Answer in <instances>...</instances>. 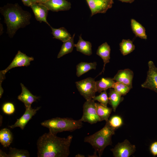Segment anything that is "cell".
<instances>
[{
	"mask_svg": "<svg viewBox=\"0 0 157 157\" xmlns=\"http://www.w3.org/2000/svg\"><path fill=\"white\" fill-rule=\"evenodd\" d=\"M149 69L145 81L141 85L143 88H148L157 93V67L153 62L148 63Z\"/></svg>",
	"mask_w": 157,
	"mask_h": 157,
	"instance_id": "ba28073f",
	"label": "cell"
},
{
	"mask_svg": "<svg viewBox=\"0 0 157 157\" xmlns=\"http://www.w3.org/2000/svg\"><path fill=\"white\" fill-rule=\"evenodd\" d=\"M13 135L10 131L4 128L0 131V142L4 147H8L12 142Z\"/></svg>",
	"mask_w": 157,
	"mask_h": 157,
	"instance_id": "603a6c76",
	"label": "cell"
},
{
	"mask_svg": "<svg viewBox=\"0 0 157 157\" xmlns=\"http://www.w3.org/2000/svg\"><path fill=\"white\" fill-rule=\"evenodd\" d=\"M20 85L22 92L17 97L18 100L23 102L26 108L31 107V104L39 98V97L33 95L22 83Z\"/></svg>",
	"mask_w": 157,
	"mask_h": 157,
	"instance_id": "9a60e30c",
	"label": "cell"
},
{
	"mask_svg": "<svg viewBox=\"0 0 157 157\" xmlns=\"http://www.w3.org/2000/svg\"><path fill=\"white\" fill-rule=\"evenodd\" d=\"M7 26V33L13 37L17 31L29 24L31 17L30 13L24 10L18 4L8 3L0 8Z\"/></svg>",
	"mask_w": 157,
	"mask_h": 157,
	"instance_id": "7a4b0ae2",
	"label": "cell"
},
{
	"mask_svg": "<svg viewBox=\"0 0 157 157\" xmlns=\"http://www.w3.org/2000/svg\"><path fill=\"white\" fill-rule=\"evenodd\" d=\"M36 19L41 23L44 22L51 26L47 20L48 11V8L42 4L35 3H32L30 6Z\"/></svg>",
	"mask_w": 157,
	"mask_h": 157,
	"instance_id": "5bb4252c",
	"label": "cell"
},
{
	"mask_svg": "<svg viewBox=\"0 0 157 157\" xmlns=\"http://www.w3.org/2000/svg\"><path fill=\"white\" fill-rule=\"evenodd\" d=\"M97 64L96 62L88 63L81 62L76 66V75L78 77H79L83 74L92 69H96Z\"/></svg>",
	"mask_w": 157,
	"mask_h": 157,
	"instance_id": "cb8c5ba5",
	"label": "cell"
},
{
	"mask_svg": "<svg viewBox=\"0 0 157 157\" xmlns=\"http://www.w3.org/2000/svg\"><path fill=\"white\" fill-rule=\"evenodd\" d=\"M75 157H85V156L83 155H82L81 154H78L76 155Z\"/></svg>",
	"mask_w": 157,
	"mask_h": 157,
	"instance_id": "74e56055",
	"label": "cell"
},
{
	"mask_svg": "<svg viewBox=\"0 0 157 157\" xmlns=\"http://www.w3.org/2000/svg\"><path fill=\"white\" fill-rule=\"evenodd\" d=\"M96 105L97 112L100 121L108 120L113 110L112 108L105 106L99 103H96Z\"/></svg>",
	"mask_w": 157,
	"mask_h": 157,
	"instance_id": "7402d4cb",
	"label": "cell"
},
{
	"mask_svg": "<svg viewBox=\"0 0 157 157\" xmlns=\"http://www.w3.org/2000/svg\"><path fill=\"white\" fill-rule=\"evenodd\" d=\"M34 60L33 57L28 56L19 51L9 66L5 69L0 71V74L5 76L8 71L14 67L27 66L30 65V62Z\"/></svg>",
	"mask_w": 157,
	"mask_h": 157,
	"instance_id": "30bf717a",
	"label": "cell"
},
{
	"mask_svg": "<svg viewBox=\"0 0 157 157\" xmlns=\"http://www.w3.org/2000/svg\"><path fill=\"white\" fill-rule=\"evenodd\" d=\"M133 73L129 69L119 70L113 78L114 81L120 82L128 87L132 88V80Z\"/></svg>",
	"mask_w": 157,
	"mask_h": 157,
	"instance_id": "4fadbf2b",
	"label": "cell"
},
{
	"mask_svg": "<svg viewBox=\"0 0 157 157\" xmlns=\"http://www.w3.org/2000/svg\"><path fill=\"white\" fill-rule=\"evenodd\" d=\"M131 22L132 31L135 36L141 39H147V36L144 27L134 19H131Z\"/></svg>",
	"mask_w": 157,
	"mask_h": 157,
	"instance_id": "ac0fdd59",
	"label": "cell"
},
{
	"mask_svg": "<svg viewBox=\"0 0 157 157\" xmlns=\"http://www.w3.org/2000/svg\"><path fill=\"white\" fill-rule=\"evenodd\" d=\"M108 122L110 125L116 129L120 127L123 124L122 118L119 116L115 115L112 117Z\"/></svg>",
	"mask_w": 157,
	"mask_h": 157,
	"instance_id": "f546056e",
	"label": "cell"
},
{
	"mask_svg": "<svg viewBox=\"0 0 157 157\" xmlns=\"http://www.w3.org/2000/svg\"><path fill=\"white\" fill-rule=\"evenodd\" d=\"M73 139L72 135L60 138L50 132L39 137L37 142L38 157H67Z\"/></svg>",
	"mask_w": 157,
	"mask_h": 157,
	"instance_id": "6da1fadb",
	"label": "cell"
},
{
	"mask_svg": "<svg viewBox=\"0 0 157 157\" xmlns=\"http://www.w3.org/2000/svg\"><path fill=\"white\" fill-rule=\"evenodd\" d=\"M123 2L129 3H131L134 1V0H118Z\"/></svg>",
	"mask_w": 157,
	"mask_h": 157,
	"instance_id": "e575fe53",
	"label": "cell"
},
{
	"mask_svg": "<svg viewBox=\"0 0 157 157\" xmlns=\"http://www.w3.org/2000/svg\"><path fill=\"white\" fill-rule=\"evenodd\" d=\"M120 50L123 56L132 52L135 49V46L130 39H123L119 44Z\"/></svg>",
	"mask_w": 157,
	"mask_h": 157,
	"instance_id": "484cf974",
	"label": "cell"
},
{
	"mask_svg": "<svg viewBox=\"0 0 157 157\" xmlns=\"http://www.w3.org/2000/svg\"><path fill=\"white\" fill-rule=\"evenodd\" d=\"M82 122H87L91 124L100 121L97 115L96 103L93 99L86 100L83 106V114L81 119Z\"/></svg>",
	"mask_w": 157,
	"mask_h": 157,
	"instance_id": "8992f818",
	"label": "cell"
},
{
	"mask_svg": "<svg viewBox=\"0 0 157 157\" xmlns=\"http://www.w3.org/2000/svg\"><path fill=\"white\" fill-rule=\"evenodd\" d=\"M30 154L27 150L10 147L8 157H28Z\"/></svg>",
	"mask_w": 157,
	"mask_h": 157,
	"instance_id": "4316f807",
	"label": "cell"
},
{
	"mask_svg": "<svg viewBox=\"0 0 157 157\" xmlns=\"http://www.w3.org/2000/svg\"><path fill=\"white\" fill-rule=\"evenodd\" d=\"M80 94L86 100L92 99L97 92L96 82L94 78L88 77L75 83Z\"/></svg>",
	"mask_w": 157,
	"mask_h": 157,
	"instance_id": "5b68a950",
	"label": "cell"
},
{
	"mask_svg": "<svg viewBox=\"0 0 157 157\" xmlns=\"http://www.w3.org/2000/svg\"><path fill=\"white\" fill-rule=\"evenodd\" d=\"M136 150L135 145L132 144L127 140L118 143L115 147L110 149L115 157H129Z\"/></svg>",
	"mask_w": 157,
	"mask_h": 157,
	"instance_id": "52a82bcc",
	"label": "cell"
},
{
	"mask_svg": "<svg viewBox=\"0 0 157 157\" xmlns=\"http://www.w3.org/2000/svg\"><path fill=\"white\" fill-rule=\"evenodd\" d=\"M91 11V16L98 13H105L111 8L113 0H86Z\"/></svg>",
	"mask_w": 157,
	"mask_h": 157,
	"instance_id": "9c48e42d",
	"label": "cell"
},
{
	"mask_svg": "<svg viewBox=\"0 0 157 157\" xmlns=\"http://www.w3.org/2000/svg\"><path fill=\"white\" fill-rule=\"evenodd\" d=\"M110 52V47L106 42L98 47L96 54L102 59L104 63V65L102 71L98 75L101 74L102 72H104L106 65L109 62Z\"/></svg>",
	"mask_w": 157,
	"mask_h": 157,
	"instance_id": "2e32d148",
	"label": "cell"
},
{
	"mask_svg": "<svg viewBox=\"0 0 157 157\" xmlns=\"http://www.w3.org/2000/svg\"><path fill=\"white\" fill-rule=\"evenodd\" d=\"M41 4L46 7L49 10L53 12L69 10L71 6V3L66 0H49Z\"/></svg>",
	"mask_w": 157,
	"mask_h": 157,
	"instance_id": "7c38bea8",
	"label": "cell"
},
{
	"mask_svg": "<svg viewBox=\"0 0 157 157\" xmlns=\"http://www.w3.org/2000/svg\"><path fill=\"white\" fill-rule=\"evenodd\" d=\"M113 88L121 96L126 95L131 89L125 85L118 81L115 83Z\"/></svg>",
	"mask_w": 157,
	"mask_h": 157,
	"instance_id": "83f0119b",
	"label": "cell"
},
{
	"mask_svg": "<svg viewBox=\"0 0 157 157\" xmlns=\"http://www.w3.org/2000/svg\"><path fill=\"white\" fill-rule=\"evenodd\" d=\"M0 156L3 157H8V154H6L4 152L0 150Z\"/></svg>",
	"mask_w": 157,
	"mask_h": 157,
	"instance_id": "836d02e7",
	"label": "cell"
},
{
	"mask_svg": "<svg viewBox=\"0 0 157 157\" xmlns=\"http://www.w3.org/2000/svg\"><path fill=\"white\" fill-rule=\"evenodd\" d=\"M96 82L97 91L101 92L103 91L106 90L108 88H113L115 82L112 78H103Z\"/></svg>",
	"mask_w": 157,
	"mask_h": 157,
	"instance_id": "ffe728a7",
	"label": "cell"
},
{
	"mask_svg": "<svg viewBox=\"0 0 157 157\" xmlns=\"http://www.w3.org/2000/svg\"><path fill=\"white\" fill-rule=\"evenodd\" d=\"M52 32V33L53 36V38L58 39L64 42L70 39L71 37V35L64 27L58 28H55L51 26Z\"/></svg>",
	"mask_w": 157,
	"mask_h": 157,
	"instance_id": "d6986e66",
	"label": "cell"
},
{
	"mask_svg": "<svg viewBox=\"0 0 157 157\" xmlns=\"http://www.w3.org/2000/svg\"><path fill=\"white\" fill-rule=\"evenodd\" d=\"M49 0H38V3H42L46 2Z\"/></svg>",
	"mask_w": 157,
	"mask_h": 157,
	"instance_id": "8d00e7d4",
	"label": "cell"
},
{
	"mask_svg": "<svg viewBox=\"0 0 157 157\" xmlns=\"http://www.w3.org/2000/svg\"><path fill=\"white\" fill-rule=\"evenodd\" d=\"M92 99L94 101H98L103 106L107 107L108 104L109 103V98L106 90L101 92L99 95L95 96Z\"/></svg>",
	"mask_w": 157,
	"mask_h": 157,
	"instance_id": "f1b7e54d",
	"label": "cell"
},
{
	"mask_svg": "<svg viewBox=\"0 0 157 157\" xmlns=\"http://www.w3.org/2000/svg\"><path fill=\"white\" fill-rule=\"evenodd\" d=\"M0 98H1L3 92V90L1 87V85H0Z\"/></svg>",
	"mask_w": 157,
	"mask_h": 157,
	"instance_id": "d590c367",
	"label": "cell"
},
{
	"mask_svg": "<svg viewBox=\"0 0 157 157\" xmlns=\"http://www.w3.org/2000/svg\"><path fill=\"white\" fill-rule=\"evenodd\" d=\"M23 4L27 6H30L32 4L31 0H22Z\"/></svg>",
	"mask_w": 157,
	"mask_h": 157,
	"instance_id": "d6a6232c",
	"label": "cell"
},
{
	"mask_svg": "<svg viewBox=\"0 0 157 157\" xmlns=\"http://www.w3.org/2000/svg\"><path fill=\"white\" fill-rule=\"evenodd\" d=\"M109 103L111 106L113 110L115 112L119 104L124 99V98L113 89H110L109 93Z\"/></svg>",
	"mask_w": 157,
	"mask_h": 157,
	"instance_id": "44dd1931",
	"label": "cell"
},
{
	"mask_svg": "<svg viewBox=\"0 0 157 157\" xmlns=\"http://www.w3.org/2000/svg\"><path fill=\"white\" fill-rule=\"evenodd\" d=\"M40 108V107H38L35 109H33L31 107L26 108L25 111L22 117L17 119L14 124L9 126V127L11 129L19 127L23 130L28 121L35 114Z\"/></svg>",
	"mask_w": 157,
	"mask_h": 157,
	"instance_id": "8fae6325",
	"label": "cell"
},
{
	"mask_svg": "<svg viewBox=\"0 0 157 157\" xmlns=\"http://www.w3.org/2000/svg\"><path fill=\"white\" fill-rule=\"evenodd\" d=\"M2 110L3 112L7 115L13 114L15 111V108L14 104L10 102L4 104L2 106Z\"/></svg>",
	"mask_w": 157,
	"mask_h": 157,
	"instance_id": "4dcf8cb0",
	"label": "cell"
},
{
	"mask_svg": "<svg viewBox=\"0 0 157 157\" xmlns=\"http://www.w3.org/2000/svg\"><path fill=\"white\" fill-rule=\"evenodd\" d=\"M151 153L154 156H157V141L153 142L150 146Z\"/></svg>",
	"mask_w": 157,
	"mask_h": 157,
	"instance_id": "1f68e13d",
	"label": "cell"
},
{
	"mask_svg": "<svg viewBox=\"0 0 157 157\" xmlns=\"http://www.w3.org/2000/svg\"><path fill=\"white\" fill-rule=\"evenodd\" d=\"M101 129L94 134L85 137L84 141L90 144L97 152L99 157L102 155L105 148L112 144V137L115 134L116 129L110 124L108 120Z\"/></svg>",
	"mask_w": 157,
	"mask_h": 157,
	"instance_id": "3957f363",
	"label": "cell"
},
{
	"mask_svg": "<svg viewBox=\"0 0 157 157\" xmlns=\"http://www.w3.org/2000/svg\"><path fill=\"white\" fill-rule=\"evenodd\" d=\"M41 124L48 128L49 132L55 135L64 131H73L83 126L82 122L80 119L59 117L44 121Z\"/></svg>",
	"mask_w": 157,
	"mask_h": 157,
	"instance_id": "277c9868",
	"label": "cell"
},
{
	"mask_svg": "<svg viewBox=\"0 0 157 157\" xmlns=\"http://www.w3.org/2000/svg\"><path fill=\"white\" fill-rule=\"evenodd\" d=\"M32 3H37L38 0H31Z\"/></svg>",
	"mask_w": 157,
	"mask_h": 157,
	"instance_id": "f35d334b",
	"label": "cell"
},
{
	"mask_svg": "<svg viewBox=\"0 0 157 157\" xmlns=\"http://www.w3.org/2000/svg\"><path fill=\"white\" fill-rule=\"evenodd\" d=\"M79 38L78 42L75 45L76 50L85 55H91L92 53L91 43L89 41L83 40L81 35L79 36Z\"/></svg>",
	"mask_w": 157,
	"mask_h": 157,
	"instance_id": "e0dca14e",
	"label": "cell"
},
{
	"mask_svg": "<svg viewBox=\"0 0 157 157\" xmlns=\"http://www.w3.org/2000/svg\"><path fill=\"white\" fill-rule=\"evenodd\" d=\"M74 34L71 38L67 41L63 42L61 49L58 56L57 58H60L66 54L71 52L75 47L74 43Z\"/></svg>",
	"mask_w": 157,
	"mask_h": 157,
	"instance_id": "d4e9b609",
	"label": "cell"
}]
</instances>
